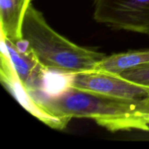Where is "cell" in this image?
<instances>
[{"label": "cell", "instance_id": "1", "mask_svg": "<svg viewBox=\"0 0 149 149\" xmlns=\"http://www.w3.org/2000/svg\"><path fill=\"white\" fill-rule=\"evenodd\" d=\"M36 101L53 116L69 121L74 117L90 118L111 132L149 131V125L139 113L143 101L115 98L70 85L58 94Z\"/></svg>", "mask_w": 149, "mask_h": 149}, {"label": "cell", "instance_id": "2", "mask_svg": "<svg viewBox=\"0 0 149 149\" xmlns=\"http://www.w3.org/2000/svg\"><path fill=\"white\" fill-rule=\"evenodd\" d=\"M22 39L27 43L40 63L46 69L68 74L94 70L106 55L71 42L55 31L42 12L29 5L21 29Z\"/></svg>", "mask_w": 149, "mask_h": 149}, {"label": "cell", "instance_id": "3", "mask_svg": "<svg viewBox=\"0 0 149 149\" xmlns=\"http://www.w3.org/2000/svg\"><path fill=\"white\" fill-rule=\"evenodd\" d=\"M97 23L135 33H149V0H93Z\"/></svg>", "mask_w": 149, "mask_h": 149}, {"label": "cell", "instance_id": "4", "mask_svg": "<svg viewBox=\"0 0 149 149\" xmlns=\"http://www.w3.org/2000/svg\"><path fill=\"white\" fill-rule=\"evenodd\" d=\"M69 85L79 90L130 101L142 102L149 97V87L137 84L119 74L92 71L74 74Z\"/></svg>", "mask_w": 149, "mask_h": 149}, {"label": "cell", "instance_id": "5", "mask_svg": "<svg viewBox=\"0 0 149 149\" xmlns=\"http://www.w3.org/2000/svg\"><path fill=\"white\" fill-rule=\"evenodd\" d=\"M1 45L4 46L11 60L16 74L21 84L31 95L43 91L45 68L23 39L16 42L1 33Z\"/></svg>", "mask_w": 149, "mask_h": 149}, {"label": "cell", "instance_id": "6", "mask_svg": "<svg viewBox=\"0 0 149 149\" xmlns=\"http://www.w3.org/2000/svg\"><path fill=\"white\" fill-rule=\"evenodd\" d=\"M1 81L4 87L25 109L47 126L57 130L64 129L69 120L53 116L38 104L19 80L5 48L1 46Z\"/></svg>", "mask_w": 149, "mask_h": 149}, {"label": "cell", "instance_id": "7", "mask_svg": "<svg viewBox=\"0 0 149 149\" xmlns=\"http://www.w3.org/2000/svg\"><path fill=\"white\" fill-rule=\"evenodd\" d=\"M31 0H0L1 33L13 42L22 39L23 19Z\"/></svg>", "mask_w": 149, "mask_h": 149}, {"label": "cell", "instance_id": "8", "mask_svg": "<svg viewBox=\"0 0 149 149\" xmlns=\"http://www.w3.org/2000/svg\"><path fill=\"white\" fill-rule=\"evenodd\" d=\"M149 63V49L130 50L106 56L96 64L94 70L120 74L127 70Z\"/></svg>", "mask_w": 149, "mask_h": 149}, {"label": "cell", "instance_id": "9", "mask_svg": "<svg viewBox=\"0 0 149 149\" xmlns=\"http://www.w3.org/2000/svg\"><path fill=\"white\" fill-rule=\"evenodd\" d=\"M119 75L137 84L149 87V63L123 71Z\"/></svg>", "mask_w": 149, "mask_h": 149}, {"label": "cell", "instance_id": "10", "mask_svg": "<svg viewBox=\"0 0 149 149\" xmlns=\"http://www.w3.org/2000/svg\"><path fill=\"white\" fill-rule=\"evenodd\" d=\"M139 113L143 117L144 116L149 115V97L142 102L141 107L139 110Z\"/></svg>", "mask_w": 149, "mask_h": 149}, {"label": "cell", "instance_id": "11", "mask_svg": "<svg viewBox=\"0 0 149 149\" xmlns=\"http://www.w3.org/2000/svg\"><path fill=\"white\" fill-rule=\"evenodd\" d=\"M143 118H144V119L146 121L147 123H148L149 125V115H147V116H144Z\"/></svg>", "mask_w": 149, "mask_h": 149}, {"label": "cell", "instance_id": "12", "mask_svg": "<svg viewBox=\"0 0 149 149\" xmlns=\"http://www.w3.org/2000/svg\"><path fill=\"white\" fill-rule=\"evenodd\" d=\"M148 36H149V33H148Z\"/></svg>", "mask_w": 149, "mask_h": 149}]
</instances>
